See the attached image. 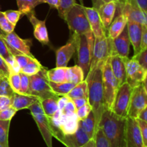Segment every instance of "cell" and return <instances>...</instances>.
Listing matches in <instances>:
<instances>
[{
  "instance_id": "6da1fadb",
  "label": "cell",
  "mask_w": 147,
  "mask_h": 147,
  "mask_svg": "<svg viewBox=\"0 0 147 147\" xmlns=\"http://www.w3.org/2000/svg\"><path fill=\"white\" fill-rule=\"evenodd\" d=\"M105 63H99L94 68L90 69L85 78L88 85V102L92 109L98 127L105 109L103 93V68Z\"/></svg>"
},
{
  "instance_id": "7a4b0ae2",
  "label": "cell",
  "mask_w": 147,
  "mask_h": 147,
  "mask_svg": "<svg viewBox=\"0 0 147 147\" xmlns=\"http://www.w3.org/2000/svg\"><path fill=\"white\" fill-rule=\"evenodd\" d=\"M126 119L104 109L98 127L102 129L110 147H127L126 139Z\"/></svg>"
},
{
  "instance_id": "3957f363",
  "label": "cell",
  "mask_w": 147,
  "mask_h": 147,
  "mask_svg": "<svg viewBox=\"0 0 147 147\" xmlns=\"http://www.w3.org/2000/svg\"><path fill=\"white\" fill-rule=\"evenodd\" d=\"M47 70L46 67H43L38 73L30 76V86L27 95L34 96L39 100L49 98L56 99L60 98L53 91L49 85Z\"/></svg>"
},
{
  "instance_id": "277c9868",
  "label": "cell",
  "mask_w": 147,
  "mask_h": 147,
  "mask_svg": "<svg viewBox=\"0 0 147 147\" xmlns=\"http://www.w3.org/2000/svg\"><path fill=\"white\" fill-rule=\"evenodd\" d=\"M65 21L67 22L70 34L75 33L80 35L91 31L84 5L77 3L75 4L67 11Z\"/></svg>"
},
{
  "instance_id": "5b68a950",
  "label": "cell",
  "mask_w": 147,
  "mask_h": 147,
  "mask_svg": "<svg viewBox=\"0 0 147 147\" xmlns=\"http://www.w3.org/2000/svg\"><path fill=\"white\" fill-rule=\"evenodd\" d=\"M94 36L91 31L78 35L77 46V65L81 67L86 78L90 70Z\"/></svg>"
},
{
  "instance_id": "8992f818",
  "label": "cell",
  "mask_w": 147,
  "mask_h": 147,
  "mask_svg": "<svg viewBox=\"0 0 147 147\" xmlns=\"http://www.w3.org/2000/svg\"><path fill=\"white\" fill-rule=\"evenodd\" d=\"M109 57L103 68V93L105 109L111 111L119 84L111 68Z\"/></svg>"
},
{
  "instance_id": "52a82bcc",
  "label": "cell",
  "mask_w": 147,
  "mask_h": 147,
  "mask_svg": "<svg viewBox=\"0 0 147 147\" xmlns=\"http://www.w3.org/2000/svg\"><path fill=\"white\" fill-rule=\"evenodd\" d=\"M28 109L30 111L31 116L35 121L47 146L53 147V135L50 129V121L49 118L45 114L40 100H37L30 106Z\"/></svg>"
},
{
  "instance_id": "ba28073f",
  "label": "cell",
  "mask_w": 147,
  "mask_h": 147,
  "mask_svg": "<svg viewBox=\"0 0 147 147\" xmlns=\"http://www.w3.org/2000/svg\"><path fill=\"white\" fill-rule=\"evenodd\" d=\"M116 12L126 16L128 22L147 25V14L139 7L136 0H125L122 4L116 2Z\"/></svg>"
},
{
  "instance_id": "9c48e42d",
  "label": "cell",
  "mask_w": 147,
  "mask_h": 147,
  "mask_svg": "<svg viewBox=\"0 0 147 147\" xmlns=\"http://www.w3.org/2000/svg\"><path fill=\"white\" fill-rule=\"evenodd\" d=\"M147 107L146 80L132 90L128 116L136 119L139 113Z\"/></svg>"
},
{
  "instance_id": "30bf717a",
  "label": "cell",
  "mask_w": 147,
  "mask_h": 147,
  "mask_svg": "<svg viewBox=\"0 0 147 147\" xmlns=\"http://www.w3.org/2000/svg\"><path fill=\"white\" fill-rule=\"evenodd\" d=\"M109 56H111V39L106 32L102 37H94L90 70L99 63H105Z\"/></svg>"
},
{
  "instance_id": "8fae6325",
  "label": "cell",
  "mask_w": 147,
  "mask_h": 147,
  "mask_svg": "<svg viewBox=\"0 0 147 147\" xmlns=\"http://www.w3.org/2000/svg\"><path fill=\"white\" fill-rule=\"evenodd\" d=\"M132 90L133 88L127 82L119 86L111 110L115 114L123 118L127 117Z\"/></svg>"
},
{
  "instance_id": "7c38bea8",
  "label": "cell",
  "mask_w": 147,
  "mask_h": 147,
  "mask_svg": "<svg viewBox=\"0 0 147 147\" xmlns=\"http://www.w3.org/2000/svg\"><path fill=\"white\" fill-rule=\"evenodd\" d=\"M125 64L126 82L133 88L146 80L147 70L143 68L134 59L125 57Z\"/></svg>"
},
{
  "instance_id": "4fadbf2b",
  "label": "cell",
  "mask_w": 147,
  "mask_h": 147,
  "mask_svg": "<svg viewBox=\"0 0 147 147\" xmlns=\"http://www.w3.org/2000/svg\"><path fill=\"white\" fill-rule=\"evenodd\" d=\"M78 40V35L72 33L67 42L56 50V67H67L77 50Z\"/></svg>"
},
{
  "instance_id": "5bb4252c",
  "label": "cell",
  "mask_w": 147,
  "mask_h": 147,
  "mask_svg": "<svg viewBox=\"0 0 147 147\" xmlns=\"http://www.w3.org/2000/svg\"><path fill=\"white\" fill-rule=\"evenodd\" d=\"M126 139L127 147H145L137 121L129 116L126 119Z\"/></svg>"
},
{
  "instance_id": "9a60e30c",
  "label": "cell",
  "mask_w": 147,
  "mask_h": 147,
  "mask_svg": "<svg viewBox=\"0 0 147 147\" xmlns=\"http://www.w3.org/2000/svg\"><path fill=\"white\" fill-rule=\"evenodd\" d=\"M130 40L128 34L127 26L116 38L111 39V55H117L128 57L130 50Z\"/></svg>"
},
{
  "instance_id": "2e32d148",
  "label": "cell",
  "mask_w": 147,
  "mask_h": 147,
  "mask_svg": "<svg viewBox=\"0 0 147 147\" xmlns=\"http://www.w3.org/2000/svg\"><path fill=\"white\" fill-rule=\"evenodd\" d=\"M1 38L5 41L7 45L9 46L14 50L26 55L30 57H34V55L32 54L30 48L32 46L31 40H24L19 37L14 32H12L9 34H4L1 36Z\"/></svg>"
},
{
  "instance_id": "e0dca14e",
  "label": "cell",
  "mask_w": 147,
  "mask_h": 147,
  "mask_svg": "<svg viewBox=\"0 0 147 147\" xmlns=\"http://www.w3.org/2000/svg\"><path fill=\"white\" fill-rule=\"evenodd\" d=\"M54 137L66 147H82L90 139L80 127L71 134H58Z\"/></svg>"
},
{
  "instance_id": "ac0fdd59",
  "label": "cell",
  "mask_w": 147,
  "mask_h": 147,
  "mask_svg": "<svg viewBox=\"0 0 147 147\" xmlns=\"http://www.w3.org/2000/svg\"><path fill=\"white\" fill-rule=\"evenodd\" d=\"M26 16L34 27V36L42 45H48L49 36L46 27L45 21L40 20L36 17L34 10L27 13Z\"/></svg>"
},
{
  "instance_id": "d6986e66",
  "label": "cell",
  "mask_w": 147,
  "mask_h": 147,
  "mask_svg": "<svg viewBox=\"0 0 147 147\" xmlns=\"http://www.w3.org/2000/svg\"><path fill=\"white\" fill-rule=\"evenodd\" d=\"M85 11L86 13L88 20L90 30L93 34L94 37H100L106 33V30H104L100 21L98 10L94 7H84Z\"/></svg>"
},
{
  "instance_id": "ffe728a7",
  "label": "cell",
  "mask_w": 147,
  "mask_h": 147,
  "mask_svg": "<svg viewBox=\"0 0 147 147\" xmlns=\"http://www.w3.org/2000/svg\"><path fill=\"white\" fill-rule=\"evenodd\" d=\"M110 65L113 74L116 77L119 82V86L126 82V64H125V57L115 55L109 57Z\"/></svg>"
},
{
  "instance_id": "44dd1931",
  "label": "cell",
  "mask_w": 147,
  "mask_h": 147,
  "mask_svg": "<svg viewBox=\"0 0 147 147\" xmlns=\"http://www.w3.org/2000/svg\"><path fill=\"white\" fill-rule=\"evenodd\" d=\"M116 2L117 1H109L103 4L97 9L102 25L105 30H107L114 19L116 11Z\"/></svg>"
},
{
  "instance_id": "7402d4cb",
  "label": "cell",
  "mask_w": 147,
  "mask_h": 147,
  "mask_svg": "<svg viewBox=\"0 0 147 147\" xmlns=\"http://www.w3.org/2000/svg\"><path fill=\"white\" fill-rule=\"evenodd\" d=\"M126 26H127L129 40L134 47V55H136L141 51V39H142L143 25L139 23L128 22Z\"/></svg>"
},
{
  "instance_id": "603a6c76",
  "label": "cell",
  "mask_w": 147,
  "mask_h": 147,
  "mask_svg": "<svg viewBox=\"0 0 147 147\" xmlns=\"http://www.w3.org/2000/svg\"><path fill=\"white\" fill-rule=\"evenodd\" d=\"M127 22L128 20L126 16L123 15L121 13L117 14L116 18L113 20L109 28L106 30L108 37L111 40L116 38L121 33V32L127 24Z\"/></svg>"
},
{
  "instance_id": "cb8c5ba5",
  "label": "cell",
  "mask_w": 147,
  "mask_h": 147,
  "mask_svg": "<svg viewBox=\"0 0 147 147\" xmlns=\"http://www.w3.org/2000/svg\"><path fill=\"white\" fill-rule=\"evenodd\" d=\"M58 128L63 134H71L76 132L78 129V119L76 115L65 116L62 114L59 121Z\"/></svg>"
},
{
  "instance_id": "d4e9b609",
  "label": "cell",
  "mask_w": 147,
  "mask_h": 147,
  "mask_svg": "<svg viewBox=\"0 0 147 147\" xmlns=\"http://www.w3.org/2000/svg\"><path fill=\"white\" fill-rule=\"evenodd\" d=\"M11 98H12L11 107L14 108L17 111L22 110V109H28L30 106H32L33 103L38 100V99L34 96L15 93V92L11 96Z\"/></svg>"
},
{
  "instance_id": "484cf974",
  "label": "cell",
  "mask_w": 147,
  "mask_h": 147,
  "mask_svg": "<svg viewBox=\"0 0 147 147\" xmlns=\"http://www.w3.org/2000/svg\"><path fill=\"white\" fill-rule=\"evenodd\" d=\"M78 127L87 134L90 139H94L96 131L98 129L96 124V119L93 112H90L88 116L83 120L78 121Z\"/></svg>"
},
{
  "instance_id": "4316f807",
  "label": "cell",
  "mask_w": 147,
  "mask_h": 147,
  "mask_svg": "<svg viewBox=\"0 0 147 147\" xmlns=\"http://www.w3.org/2000/svg\"><path fill=\"white\" fill-rule=\"evenodd\" d=\"M66 82H70L75 85H77L85 80L84 74L81 67L78 65L72 67H66L65 73Z\"/></svg>"
},
{
  "instance_id": "83f0119b",
  "label": "cell",
  "mask_w": 147,
  "mask_h": 147,
  "mask_svg": "<svg viewBox=\"0 0 147 147\" xmlns=\"http://www.w3.org/2000/svg\"><path fill=\"white\" fill-rule=\"evenodd\" d=\"M57 100L58 99L53 98L40 100L43 111L48 118L53 117V115L59 110Z\"/></svg>"
},
{
  "instance_id": "f1b7e54d",
  "label": "cell",
  "mask_w": 147,
  "mask_h": 147,
  "mask_svg": "<svg viewBox=\"0 0 147 147\" xmlns=\"http://www.w3.org/2000/svg\"><path fill=\"white\" fill-rule=\"evenodd\" d=\"M67 67H56L47 70V78L49 81L54 83L66 82L65 73Z\"/></svg>"
},
{
  "instance_id": "f546056e",
  "label": "cell",
  "mask_w": 147,
  "mask_h": 147,
  "mask_svg": "<svg viewBox=\"0 0 147 147\" xmlns=\"http://www.w3.org/2000/svg\"><path fill=\"white\" fill-rule=\"evenodd\" d=\"M66 96H68L71 100L80 98H88V85L86 80H83L80 83L76 85Z\"/></svg>"
},
{
  "instance_id": "4dcf8cb0",
  "label": "cell",
  "mask_w": 147,
  "mask_h": 147,
  "mask_svg": "<svg viewBox=\"0 0 147 147\" xmlns=\"http://www.w3.org/2000/svg\"><path fill=\"white\" fill-rule=\"evenodd\" d=\"M45 3V0H17L18 10L24 15L34 9L37 6Z\"/></svg>"
},
{
  "instance_id": "1f68e13d",
  "label": "cell",
  "mask_w": 147,
  "mask_h": 147,
  "mask_svg": "<svg viewBox=\"0 0 147 147\" xmlns=\"http://www.w3.org/2000/svg\"><path fill=\"white\" fill-rule=\"evenodd\" d=\"M49 85L55 94L62 96L67 95L76 85L70 82H63V83H54L49 81Z\"/></svg>"
},
{
  "instance_id": "d6a6232c",
  "label": "cell",
  "mask_w": 147,
  "mask_h": 147,
  "mask_svg": "<svg viewBox=\"0 0 147 147\" xmlns=\"http://www.w3.org/2000/svg\"><path fill=\"white\" fill-rule=\"evenodd\" d=\"M11 121L0 120V144L2 147L9 146V131Z\"/></svg>"
},
{
  "instance_id": "836d02e7",
  "label": "cell",
  "mask_w": 147,
  "mask_h": 147,
  "mask_svg": "<svg viewBox=\"0 0 147 147\" xmlns=\"http://www.w3.org/2000/svg\"><path fill=\"white\" fill-rule=\"evenodd\" d=\"M42 67L43 66L42 65L41 63L36 59L35 60L32 61V63H29L25 67L22 68L20 70V72H22V73L27 75L29 76H31L38 73Z\"/></svg>"
},
{
  "instance_id": "e575fe53",
  "label": "cell",
  "mask_w": 147,
  "mask_h": 147,
  "mask_svg": "<svg viewBox=\"0 0 147 147\" xmlns=\"http://www.w3.org/2000/svg\"><path fill=\"white\" fill-rule=\"evenodd\" d=\"M14 93V90H12L9 82L8 77L0 75V96L11 97Z\"/></svg>"
},
{
  "instance_id": "d590c367",
  "label": "cell",
  "mask_w": 147,
  "mask_h": 147,
  "mask_svg": "<svg viewBox=\"0 0 147 147\" xmlns=\"http://www.w3.org/2000/svg\"><path fill=\"white\" fill-rule=\"evenodd\" d=\"M75 4H76V0H60V5L57 11L60 18L65 20L67 11Z\"/></svg>"
},
{
  "instance_id": "8d00e7d4",
  "label": "cell",
  "mask_w": 147,
  "mask_h": 147,
  "mask_svg": "<svg viewBox=\"0 0 147 147\" xmlns=\"http://www.w3.org/2000/svg\"><path fill=\"white\" fill-rule=\"evenodd\" d=\"M8 80L11 88L15 93H20V73L9 71Z\"/></svg>"
},
{
  "instance_id": "74e56055",
  "label": "cell",
  "mask_w": 147,
  "mask_h": 147,
  "mask_svg": "<svg viewBox=\"0 0 147 147\" xmlns=\"http://www.w3.org/2000/svg\"><path fill=\"white\" fill-rule=\"evenodd\" d=\"M15 26L9 22L4 15V11H0V29L5 34H9L14 32Z\"/></svg>"
},
{
  "instance_id": "f35d334b",
  "label": "cell",
  "mask_w": 147,
  "mask_h": 147,
  "mask_svg": "<svg viewBox=\"0 0 147 147\" xmlns=\"http://www.w3.org/2000/svg\"><path fill=\"white\" fill-rule=\"evenodd\" d=\"M93 139L96 143V147H110L109 142L100 128H98Z\"/></svg>"
},
{
  "instance_id": "ab89813d",
  "label": "cell",
  "mask_w": 147,
  "mask_h": 147,
  "mask_svg": "<svg viewBox=\"0 0 147 147\" xmlns=\"http://www.w3.org/2000/svg\"><path fill=\"white\" fill-rule=\"evenodd\" d=\"M4 15L6 16L7 20L9 21L10 23L14 26L17 25L20 17H22L24 14L19 10H7V11H4Z\"/></svg>"
},
{
  "instance_id": "60d3db41",
  "label": "cell",
  "mask_w": 147,
  "mask_h": 147,
  "mask_svg": "<svg viewBox=\"0 0 147 147\" xmlns=\"http://www.w3.org/2000/svg\"><path fill=\"white\" fill-rule=\"evenodd\" d=\"M20 93L27 95L30 86V76L20 72Z\"/></svg>"
},
{
  "instance_id": "b9f144b4",
  "label": "cell",
  "mask_w": 147,
  "mask_h": 147,
  "mask_svg": "<svg viewBox=\"0 0 147 147\" xmlns=\"http://www.w3.org/2000/svg\"><path fill=\"white\" fill-rule=\"evenodd\" d=\"M92 111V109L90 107V104L88 102L87 103L84 105V106H81L79 109H76V115L77 116L78 121L83 120V119H86L88 116L89 115V113Z\"/></svg>"
},
{
  "instance_id": "7bdbcfd3",
  "label": "cell",
  "mask_w": 147,
  "mask_h": 147,
  "mask_svg": "<svg viewBox=\"0 0 147 147\" xmlns=\"http://www.w3.org/2000/svg\"><path fill=\"white\" fill-rule=\"evenodd\" d=\"M132 58L134 59L143 68L147 70V49L141 50L138 54L134 55Z\"/></svg>"
},
{
  "instance_id": "ee69618b",
  "label": "cell",
  "mask_w": 147,
  "mask_h": 147,
  "mask_svg": "<svg viewBox=\"0 0 147 147\" xmlns=\"http://www.w3.org/2000/svg\"><path fill=\"white\" fill-rule=\"evenodd\" d=\"M0 56L4 59L5 62H7V60L13 57V55L9 50L7 43L1 37H0Z\"/></svg>"
},
{
  "instance_id": "f6af8a7d",
  "label": "cell",
  "mask_w": 147,
  "mask_h": 147,
  "mask_svg": "<svg viewBox=\"0 0 147 147\" xmlns=\"http://www.w3.org/2000/svg\"><path fill=\"white\" fill-rule=\"evenodd\" d=\"M17 111L13 107H9L7 109L0 111V120L1 121H11L14 117V115L17 113Z\"/></svg>"
},
{
  "instance_id": "bcb514c9",
  "label": "cell",
  "mask_w": 147,
  "mask_h": 147,
  "mask_svg": "<svg viewBox=\"0 0 147 147\" xmlns=\"http://www.w3.org/2000/svg\"><path fill=\"white\" fill-rule=\"evenodd\" d=\"M137 123L139 124L141 134H142V139H143L144 145L145 147H147V121L140 120L139 119H136Z\"/></svg>"
},
{
  "instance_id": "7dc6e473",
  "label": "cell",
  "mask_w": 147,
  "mask_h": 147,
  "mask_svg": "<svg viewBox=\"0 0 147 147\" xmlns=\"http://www.w3.org/2000/svg\"><path fill=\"white\" fill-rule=\"evenodd\" d=\"M76 108L72 100L67 102V103L65 105L64 109L62 110V113L65 116H73V115L76 114Z\"/></svg>"
},
{
  "instance_id": "c3c4849f",
  "label": "cell",
  "mask_w": 147,
  "mask_h": 147,
  "mask_svg": "<svg viewBox=\"0 0 147 147\" xmlns=\"http://www.w3.org/2000/svg\"><path fill=\"white\" fill-rule=\"evenodd\" d=\"M12 98L7 96H0V111L11 107Z\"/></svg>"
},
{
  "instance_id": "681fc988",
  "label": "cell",
  "mask_w": 147,
  "mask_h": 147,
  "mask_svg": "<svg viewBox=\"0 0 147 147\" xmlns=\"http://www.w3.org/2000/svg\"><path fill=\"white\" fill-rule=\"evenodd\" d=\"M147 49V25L142 27V39H141V50Z\"/></svg>"
},
{
  "instance_id": "f907efd6",
  "label": "cell",
  "mask_w": 147,
  "mask_h": 147,
  "mask_svg": "<svg viewBox=\"0 0 147 147\" xmlns=\"http://www.w3.org/2000/svg\"><path fill=\"white\" fill-rule=\"evenodd\" d=\"M0 75L8 77L9 75V69L4 59L0 56Z\"/></svg>"
},
{
  "instance_id": "816d5d0a",
  "label": "cell",
  "mask_w": 147,
  "mask_h": 147,
  "mask_svg": "<svg viewBox=\"0 0 147 147\" xmlns=\"http://www.w3.org/2000/svg\"><path fill=\"white\" fill-rule=\"evenodd\" d=\"M70 100H71V99H70L68 96H66V95L65 96H60V98H59L58 100H57V106H58L59 110H63V109H64L65 106V105L67 103V102L70 101Z\"/></svg>"
},
{
  "instance_id": "f5cc1de1",
  "label": "cell",
  "mask_w": 147,
  "mask_h": 147,
  "mask_svg": "<svg viewBox=\"0 0 147 147\" xmlns=\"http://www.w3.org/2000/svg\"><path fill=\"white\" fill-rule=\"evenodd\" d=\"M73 102L76 106V109H79L81 106H84L86 103H88V98H75L73 99Z\"/></svg>"
},
{
  "instance_id": "db71d44e",
  "label": "cell",
  "mask_w": 147,
  "mask_h": 147,
  "mask_svg": "<svg viewBox=\"0 0 147 147\" xmlns=\"http://www.w3.org/2000/svg\"><path fill=\"white\" fill-rule=\"evenodd\" d=\"M136 1L144 12L147 14V0H136Z\"/></svg>"
},
{
  "instance_id": "11a10c76",
  "label": "cell",
  "mask_w": 147,
  "mask_h": 147,
  "mask_svg": "<svg viewBox=\"0 0 147 147\" xmlns=\"http://www.w3.org/2000/svg\"><path fill=\"white\" fill-rule=\"evenodd\" d=\"M45 3L48 4L52 8L58 9L60 5V0H45Z\"/></svg>"
},
{
  "instance_id": "9f6ffc18",
  "label": "cell",
  "mask_w": 147,
  "mask_h": 147,
  "mask_svg": "<svg viewBox=\"0 0 147 147\" xmlns=\"http://www.w3.org/2000/svg\"><path fill=\"white\" fill-rule=\"evenodd\" d=\"M136 119H139L140 120L144 121H147V107L144 109L138 115V117Z\"/></svg>"
},
{
  "instance_id": "6f0895ef",
  "label": "cell",
  "mask_w": 147,
  "mask_h": 147,
  "mask_svg": "<svg viewBox=\"0 0 147 147\" xmlns=\"http://www.w3.org/2000/svg\"><path fill=\"white\" fill-rule=\"evenodd\" d=\"M119 1V0H96V4L93 6V7L97 9L98 8L100 5H102L103 4H104V3H106V2H109V1Z\"/></svg>"
},
{
  "instance_id": "680465c9",
  "label": "cell",
  "mask_w": 147,
  "mask_h": 147,
  "mask_svg": "<svg viewBox=\"0 0 147 147\" xmlns=\"http://www.w3.org/2000/svg\"><path fill=\"white\" fill-rule=\"evenodd\" d=\"M82 147H96V143H95L94 139H90L84 146H83Z\"/></svg>"
},
{
  "instance_id": "91938a15",
  "label": "cell",
  "mask_w": 147,
  "mask_h": 147,
  "mask_svg": "<svg viewBox=\"0 0 147 147\" xmlns=\"http://www.w3.org/2000/svg\"><path fill=\"white\" fill-rule=\"evenodd\" d=\"M91 1H92V4H93V6H94L95 4H96V0H91Z\"/></svg>"
},
{
  "instance_id": "94428289",
  "label": "cell",
  "mask_w": 147,
  "mask_h": 147,
  "mask_svg": "<svg viewBox=\"0 0 147 147\" xmlns=\"http://www.w3.org/2000/svg\"><path fill=\"white\" fill-rule=\"evenodd\" d=\"M5 34V33L3 32L1 30V29H0V37H1V36H2L3 34Z\"/></svg>"
},
{
  "instance_id": "6125c7cd",
  "label": "cell",
  "mask_w": 147,
  "mask_h": 147,
  "mask_svg": "<svg viewBox=\"0 0 147 147\" xmlns=\"http://www.w3.org/2000/svg\"><path fill=\"white\" fill-rule=\"evenodd\" d=\"M125 0H119V1H117V2L120 3V4H122V3H123V1H124Z\"/></svg>"
},
{
  "instance_id": "be15d7a7",
  "label": "cell",
  "mask_w": 147,
  "mask_h": 147,
  "mask_svg": "<svg viewBox=\"0 0 147 147\" xmlns=\"http://www.w3.org/2000/svg\"><path fill=\"white\" fill-rule=\"evenodd\" d=\"M79 1H80V4H82V5H83V0H79Z\"/></svg>"
},
{
  "instance_id": "e7e4bbea",
  "label": "cell",
  "mask_w": 147,
  "mask_h": 147,
  "mask_svg": "<svg viewBox=\"0 0 147 147\" xmlns=\"http://www.w3.org/2000/svg\"><path fill=\"white\" fill-rule=\"evenodd\" d=\"M0 147H2V146H1V144H0Z\"/></svg>"
}]
</instances>
